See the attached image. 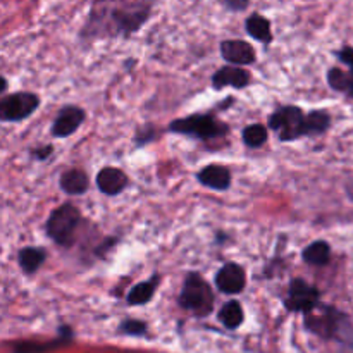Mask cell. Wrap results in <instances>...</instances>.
Masks as SVG:
<instances>
[{"instance_id": "f1b7e54d", "label": "cell", "mask_w": 353, "mask_h": 353, "mask_svg": "<svg viewBox=\"0 0 353 353\" xmlns=\"http://www.w3.org/2000/svg\"><path fill=\"white\" fill-rule=\"evenodd\" d=\"M116 241H117L116 238H107V240L103 241V243H102V247L97 248L95 254H97V255H100V257H105V252L109 250V248H112V247H114V243H116Z\"/></svg>"}, {"instance_id": "9a60e30c", "label": "cell", "mask_w": 353, "mask_h": 353, "mask_svg": "<svg viewBox=\"0 0 353 353\" xmlns=\"http://www.w3.org/2000/svg\"><path fill=\"white\" fill-rule=\"evenodd\" d=\"M71 327L62 326L59 330L57 340L47 341V343H38V341H24V343L14 345L12 353H47L52 350H57L59 347H64L71 341Z\"/></svg>"}, {"instance_id": "30bf717a", "label": "cell", "mask_w": 353, "mask_h": 353, "mask_svg": "<svg viewBox=\"0 0 353 353\" xmlns=\"http://www.w3.org/2000/svg\"><path fill=\"white\" fill-rule=\"evenodd\" d=\"M85 110L78 105L62 107L54 119V124H52V134L55 138H68L69 134L78 131V128L85 121Z\"/></svg>"}, {"instance_id": "3957f363", "label": "cell", "mask_w": 353, "mask_h": 353, "mask_svg": "<svg viewBox=\"0 0 353 353\" xmlns=\"http://www.w3.org/2000/svg\"><path fill=\"white\" fill-rule=\"evenodd\" d=\"M305 327L310 333L326 340L353 341V327L347 314L330 305H319L312 312L305 314Z\"/></svg>"}, {"instance_id": "5b68a950", "label": "cell", "mask_w": 353, "mask_h": 353, "mask_svg": "<svg viewBox=\"0 0 353 353\" xmlns=\"http://www.w3.org/2000/svg\"><path fill=\"white\" fill-rule=\"evenodd\" d=\"M81 224V212L72 203H62L50 214L47 221V234L61 247H71Z\"/></svg>"}, {"instance_id": "ac0fdd59", "label": "cell", "mask_w": 353, "mask_h": 353, "mask_svg": "<svg viewBox=\"0 0 353 353\" xmlns=\"http://www.w3.org/2000/svg\"><path fill=\"white\" fill-rule=\"evenodd\" d=\"M17 259H19V268L23 269L24 274H34L43 265L47 252L40 247H26L19 252Z\"/></svg>"}, {"instance_id": "7c38bea8", "label": "cell", "mask_w": 353, "mask_h": 353, "mask_svg": "<svg viewBox=\"0 0 353 353\" xmlns=\"http://www.w3.org/2000/svg\"><path fill=\"white\" fill-rule=\"evenodd\" d=\"M248 83H250V72L240 65H224L212 76V86L216 90L226 88V86L245 88Z\"/></svg>"}, {"instance_id": "6da1fadb", "label": "cell", "mask_w": 353, "mask_h": 353, "mask_svg": "<svg viewBox=\"0 0 353 353\" xmlns=\"http://www.w3.org/2000/svg\"><path fill=\"white\" fill-rule=\"evenodd\" d=\"M150 9L141 3L123 0H95L90 14L86 34H128L134 33L148 19Z\"/></svg>"}, {"instance_id": "d6986e66", "label": "cell", "mask_w": 353, "mask_h": 353, "mask_svg": "<svg viewBox=\"0 0 353 353\" xmlns=\"http://www.w3.org/2000/svg\"><path fill=\"white\" fill-rule=\"evenodd\" d=\"M245 28L254 40L262 41V43H271L272 41L271 23H269L268 17L261 16V14H252L245 23Z\"/></svg>"}, {"instance_id": "8992f818", "label": "cell", "mask_w": 353, "mask_h": 353, "mask_svg": "<svg viewBox=\"0 0 353 353\" xmlns=\"http://www.w3.org/2000/svg\"><path fill=\"white\" fill-rule=\"evenodd\" d=\"M172 133L186 134V137L199 138V140H210L219 138L228 133L226 124L219 123L212 114H193V116L174 119L169 124Z\"/></svg>"}, {"instance_id": "8fae6325", "label": "cell", "mask_w": 353, "mask_h": 353, "mask_svg": "<svg viewBox=\"0 0 353 353\" xmlns=\"http://www.w3.org/2000/svg\"><path fill=\"white\" fill-rule=\"evenodd\" d=\"M221 55L233 65H248L255 62V50L248 41L224 40L221 41Z\"/></svg>"}, {"instance_id": "7a4b0ae2", "label": "cell", "mask_w": 353, "mask_h": 353, "mask_svg": "<svg viewBox=\"0 0 353 353\" xmlns=\"http://www.w3.org/2000/svg\"><path fill=\"white\" fill-rule=\"evenodd\" d=\"M331 117L326 110L305 114L296 105H285L269 116V128L276 131L281 141H293L302 137H312L327 131Z\"/></svg>"}, {"instance_id": "603a6c76", "label": "cell", "mask_w": 353, "mask_h": 353, "mask_svg": "<svg viewBox=\"0 0 353 353\" xmlns=\"http://www.w3.org/2000/svg\"><path fill=\"white\" fill-rule=\"evenodd\" d=\"M268 141V130L262 124H250L243 130V143L250 148H259Z\"/></svg>"}, {"instance_id": "83f0119b", "label": "cell", "mask_w": 353, "mask_h": 353, "mask_svg": "<svg viewBox=\"0 0 353 353\" xmlns=\"http://www.w3.org/2000/svg\"><path fill=\"white\" fill-rule=\"evenodd\" d=\"M248 2H250V0H223L224 6H226L228 9H231V10H243V9H247Z\"/></svg>"}, {"instance_id": "7402d4cb", "label": "cell", "mask_w": 353, "mask_h": 353, "mask_svg": "<svg viewBox=\"0 0 353 353\" xmlns=\"http://www.w3.org/2000/svg\"><path fill=\"white\" fill-rule=\"evenodd\" d=\"M243 309H241L240 302H236V300L228 302L219 312V321L223 323L224 327H228V330H236V327H240L241 324H243Z\"/></svg>"}, {"instance_id": "d4e9b609", "label": "cell", "mask_w": 353, "mask_h": 353, "mask_svg": "<svg viewBox=\"0 0 353 353\" xmlns=\"http://www.w3.org/2000/svg\"><path fill=\"white\" fill-rule=\"evenodd\" d=\"M154 126H150V124H147V126L140 128V130L137 131V138H134V143L138 145V147H141V145L148 143V141L154 138Z\"/></svg>"}, {"instance_id": "cb8c5ba5", "label": "cell", "mask_w": 353, "mask_h": 353, "mask_svg": "<svg viewBox=\"0 0 353 353\" xmlns=\"http://www.w3.org/2000/svg\"><path fill=\"white\" fill-rule=\"evenodd\" d=\"M121 333L128 334V336H143L147 333V324L143 321L138 319H128L124 323H121L119 326Z\"/></svg>"}, {"instance_id": "ba28073f", "label": "cell", "mask_w": 353, "mask_h": 353, "mask_svg": "<svg viewBox=\"0 0 353 353\" xmlns=\"http://www.w3.org/2000/svg\"><path fill=\"white\" fill-rule=\"evenodd\" d=\"M321 292L316 286L309 285L305 279H293L288 286V295L285 299V307L290 312L309 314L319 305Z\"/></svg>"}, {"instance_id": "9c48e42d", "label": "cell", "mask_w": 353, "mask_h": 353, "mask_svg": "<svg viewBox=\"0 0 353 353\" xmlns=\"http://www.w3.org/2000/svg\"><path fill=\"white\" fill-rule=\"evenodd\" d=\"M245 285H247V274L240 264L230 262L217 271L216 286L221 293L238 295V293L243 292Z\"/></svg>"}, {"instance_id": "ffe728a7", "label": "cell", "mask_w": 353, "mask_h": 353, "mask_svg": "<svg viewBox=\"0 0 353 353\" xmlns=\"http://www.w3.org/2000/svg\"><path fill=\"white\" fill-rule=\"evenodd\" d=\"M331 257V247L327 241H312L305 250L302 252V259L310 265H326Z\"/></svg>"}, {"instance_id": "277c9868", "label": "cell", "mask_w": 353, "mask_h": 353, "mask_svg": "<svg viewBox=\"0 0 353 353\" xmlns=\"http://www.w3.org/2000/svg\"><path fill=\"white\" fill-rule=\"evenodd\" d=\"M179 305L181 309L193 312L199 317H205L214 309V293L209 283L199 274L190 272L183 283L181 293H179Z\"/></svg>"}, {"instance_id": "e0dca14e", "label": "cell", "mask_w": 353, "mask_h": 353, "mask_svg": "<svg viewBox=\"0 0 353 353\" xmlns=\"http://www.w3.org/2000/svg\"><path fill=\"white\" fill-rule=\"evenodd\" d=\"M159 281H161L159 276H152L147 281L134 285L133 288L130 290V293H128V303H130V305H145V303L150 302L152 296L157 292Z\"/></svg>"}, {"instance_id": "52a82bcc", "label": "cell", "mask_w": 353, "mask_h": 353, "mask_svg": "<svg viewBox=\"0 0 353 353\" xmlns=\"http://www.w3.org/2000/svg\"><path fill=\"white\" fill-rule=\"evenodd\" d=\"M40 105V97L31 92H17L0 100V119L17 123L30 117Z\"/></svg>"}, {"instance_id": "5bb4252c", "label": "cell", "mask_w": 353, "mask_h": 353, "mask_svg": "<svg viewBox=\"0 0 353 353\" xmlns=\"http://www.w3.org/2000/svg\"><path fill=\"white\" fill-rule=\"evenodd\" d=\"M199 181L202 183L207 188L217 190V192H224L231 186V172L230 169H226L224 165L210 164L207 168H203L202 171L196 174Z\"/></svg>"}, {"instance_id": "4fadbf2b", "label": "cell", "mask_w": 353, "mask_h": 353, "mask_svg": "<svg viewBox=\"0 0 353 353\" xmlns=\"http://www.w3.org/2000/svg\"><path fill=\"white\" fill-rule=\"evenodd\" d=\"M128 185L126 172L117 168H103L97 174V186L103 195H119L124 192Z\"/></svg>"}, {"instance_id": "2e32d148", "label": "cell", "mask_w": 353, "mask_h": 353, "mask_svg": "<svg viewBox=\"0 0 353 353\" xmlns=\"http://www.w3.org/2000/svg\"><path fill=\"white\" fill-rule=\"evenodd\" d=\"M59 185H61L62 192H65L68 195H83L88 190L90 179L81 169H69V171L62 172Z\"/></svg>"}, {"instance_id": "4316f807", "label": "cell", "mask_w": 353, "mask_h": 353, "mask_svg": "<svg viewBox=\"0 0 353 353\" xmlns=\"http://www.w3.org/2000/svg\"><path fill=\"white\" fill-rule=\"evenodd\" d=\"M336 57L340 59V62L347 64L348 68L353 69V48L352 47H345L341 50L336 52Z\"/></svg>"}, {"instance_id": "484cf974", "label": "cell", "mask_w": 353, "mask_h": 353, "mask_svg": "<svg viewBox=\"0 0 353 353\" xmlns=\"http://www.w3.org/2000/svg\"><path fill=\"white\" fill-rule=\"evenodd\" d=\"M52 152H54V147H52V145H45V147L33 148V150H31V157L37 159V161H47L52 155Z\"/></svg>"}, {"instance_id": "44dd1931", "label": "cell", "mask_w": 353, "mask_h": 353, "mask_svg": "<svg viewBox=\"0 0 353 353\" xmlns=\"http://www.w3.org/2000/svg\"><path fill=\"white\" fill-rule=\"evenodd\" d=\"M327 83L333 90L341 93H347L348 97H353V69L343 71L340 68H331L327 71Z\"/></svg>"}]
</instances>
